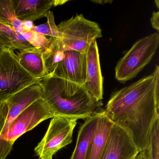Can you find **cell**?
<instances>
[{
  "mask_svg": "<svg viewBox=\"0 0 159 159\" xmlns=\"http://www.w3.org/2000/svg\"><path fill=\"white\" fill-rule=\"evenodd\" d=\"M150 24L152 27L155 30H157L158 33L159 31V12H153L150 18Z\"/></svg>",
  "mask_w": 159,
  "mask_h": 159,
  "instance_id": "cell-24",
  "label": "cell"
},
{
  "mask_svg": "<svg viewBox=\"0 0 159 159\" xmlns=\"http://www.w3.org/2000/svg\"><path fill=\"white\" fill-rule=\"evenodd\" d=\"M45 17L47 18V23L43 25L35 26L32 30L45 36L59 38L57 26L55 22L53 13L49 11L46 14Z\"/></svg>",
  "mask_w": 159,
  "mask_h": 159,
  "instance_id": "cell-19",
  "label": "cell"
},
{
  "mask_svg": "<svg viewBox=\"0 0 159 159\" xmlns=\"http://www.w3.org/2000/svg\"><path fill=\"white\" fill-rule=\"evenodd\" d=\"M113 123L104 114L103 109L100 111L94 134L91 139L86 159H99L105 148L111 128Z\"/></svg>",
  "mask_w": 159,
  "mask_h": 159,
  "instance_id": "cell-13",
  "label": "cell"
},
{
  "mask_svg": "<svg viewBox=\"0 0 159 159\" xmlns=\"http://www.w3.org/2000/svg\"><path fill=\"white\" fill-rule=\"evenodd\" d=\"M154 2H155V5H156V7H157V9H159V0H155V1H154Z\"/></svg>",
  "mask_w": 159,
  "mask_h": 159,
  "instance_id": "cell-28",
  "label": "cell"
},
{
  "mask_svg": "<svg viewBox=\"0 0 159 159\" xmlns=\"http://www.w3.org/2000/svg\"><path fill=\"white\" fill-rule=\"evenodd\" d=\"M159 45L158 32L150 34L136 42L117 63L115 79L124 83L135 78L152 60Z\"/></svg>",
  "mask_w": 159,
  "mask_h": 159,
  "instance_id": "cell-3",
  "label": "cell"
},
{
  "mask_svg": "<svg viewBox=\"0 0 159 159\" xmlns=\"http://www.w3.org/2000/svg\"><path fill=\"white\" fill-rule=\"evenodd\" d=\"M4 49H5V48H3L2 46L1 45H0V54L2 52V51H3Z\"/></svg>",
  "mask_w": 159,
  "mask_h": 159,
  "instance_id": "cell-29",
  "label": "cell"
},
{
  "mask_svg": "<svg viewBox=\"0 0 159 159\" xmlns=\"http://www.w3.org/2000/svg\"><path fill=\"white\" fill-rule=\"evenodd\" d=\"M25 31H29L32 30L34 27V23L31 21H25L23 22Z\"/></svg>",
  "mask_w": 159,
  "mask_h": 159,
  "instance_id": "cell-25",
  "label": "cell"
},
{
  "mask_svg": "<svg viewBox=\"0 0 159 159\" xmlns=\"http://www.w3.org/2000/svg\"><path fill=\"white\" fill-rule=\"evenodd\" d=\"M139 152L129 134L113 124L99 159H135Z\"/></svg>",
  "mask_w": 159,
  "mask_h": 159,
  "instance_id": "cell-9",
  "label": "cell"
},
{
  "mask_svg": "<svg viewBox=\"0 0 159 159\" xmlns=\"http://www.w3.org/2000/svg\"><path fill=\"white\" fill-rule=\"evenodd\" d=\"M57 26L66 51L86 53L93 42L102 37L99 25L86 19L82 14L72 16Z\"/></svg>",
  "mask_w": 159,
  "mask_h": 159,
  "instance_id": "cell-4",
  "label": "cell"
},
{
  "mask_svg": "<svg viewBox=\"0 0 159 159\" xmlns=\"http://www.w3.org/2000/svg\"><path fill=\"white\" fill-rule=\"evenodd\" d=\"M9 111L7 101L0 102V134L4 127Z\"/></svg>",
  "mask_w": 159,
  "mask_h": 159,
  "instance_id": "cell-22",
  "label": "cell"
},
{
  "mask_svg": "<svg viewBox=\"0 0 159 159\" xmlns=\"http://www.w3.org/2000/svg\"><path fill=\"white\" fill-rule=\"evenodd\" d=\"M77 124V120L74 119L53 117L46 134L34 150L40 159H52L59 150L71 144Z\"/></svg>",
  "mask_w": 159,
  "mask_h": 159,
  "instance_id": "cell-6",
  "label": "cell"
},
{
  "mask_svg": "<svg viewBox=\"0 0 159 159\" xmlns=\"http://www.w3.org/2000/svg\"><path fill=\"white\" fill-rule=\"evenodd\" d=\"M25 39L34 48L43 52L48 47L50 40L45 36L33 30L24 31L22 34Z\"/></svg>",
  "mask_w": 159,
  "mask_h": 159,
  "instance_id": "cell-21",
  "label": "cell"
},
{
  "mask_svg": "<svg viewBox=\"0 0 159 159\" xmlns=\"http://www.w3.org/2000/svg\"><path fill=\"white\" fill-rule=\"evenodd\" d=\"M11 27L14 31L18 35L22 34L25 31L23 22L17 18L14 20Z\"/></svg>",
  "mask_w": 159,
  "mask_h": 159,
  "instance_id": "cell-23",
  "label": "cell"
},
{
  "mask_svg": "<svg viewBox=\"0 0 159 159\" xmlns=\"http://www.w3.org/2000/svg\"><path fill=\"white\" fill-rule=\"evenodd\" d=\"M103 111L129 134L139 152L146 150L159 119V66L149 75L113 93Z\"/></svg>",
  "mask_w": 159,
  "mask_h": 159,
  "instance_id": "cell-1",
  "label": "cell"
},
{
  "mask_svg": "<svg viewBox=\"0 0 159 159\" xmlns=\"http://www.w3.org/2000/svg\"><path fill=\"white\" fill-rule=\"evenodd\" d=\"M54 117L41 98L25 109L11 123L7 133V143L12 149L14 143L22 135L33 129L42 122Z\"/></svg>",
  "mask_w": 159,
  "mask_h": 159,
  "instance_id": "cell-7",
  "label": "cell"
},
{
  "mask_svg": "<svg viewBox=\"0 0 159 159\" xmlns=\"http://www.w3.org/2000/svg\"><path fill=\"white\" fill-rule=\"evenodd\" d=\"M48 47L42 52V57L47 75L53 73L64 59L66 50L59 38L51 37Z\"/></svg>",
  "mask_w": 159,
  "mask_h": 159,
  "instance_id": "cell-16",
  "label": "cell"
},
{
  "mask_svg": "<svg viewBox=\"0 0 159 159\" xmlns=\"http://www.w3.org/2000/svg\"><path fill=\"white\" fill-rule=\"evenodd\" d=\"M92 2H95V3H97V4H107V3H111L112 2V1H110V0H104V1H92Z\"/></svg>",
  "mask_w": 159,
  "mask_h": 159,
  "instance_id": "cell-27",
  "label": "cell"
},
{
  "mask_svg": "<svg viewBox=\"0 0 159 159\" xmlns=\"http://www.w3.org/2000/svg\"><path fill=\"white\" fill-rule=\"evenodd\" d=\"M16 16L20 21L32 22L45 17L56 0H13Z\"/></svg>",
  "mask_w": 159,
  "mask_h": 159,
  "instance_id": "cell-12",
  "label": "cell"
},
{
  "mask_svg": "<svg viewBox=\"0 0 159 159\" xmlns=\"http://www.w3.org/2000/svg\"><path fill=\"white\" fill-rule=\"evenodd\" d=\"M148 159H159V119L154 123L146 150Z\"/></svg>",
  "mask_w": 159,
  "mask_h": 159,
  "instance_id": "cell-18",
  "label": "cell"
},
{
  "mask_svg": "<svg viewBox=\"0 0 159 159\" xmlns=\"http://www.w3.org/2000/svg\"><path fill=\"white\" fill-rule=\"evenodd\" d=\"M86 54L66 51L65 57L50 75L84 85L86 80Z\"/></svg>",
  "mask_w": 159,
  "mask_h": 159,
  "instance_id": "cell-10",
  "label": "cell"
},
{
  "mask_svg": "<svg viewBox=\"0 0 159 159\" xmlns=\"http://www.w3.org/2000/svg\"><path fill=\"white\" fill-rule=\"evenodd\" d=\"M41 80L34 78L21 66L13 50L5 49L0 54V102L7 101L15 94Z\"/></svg>",
  "mask_w": 159,
  "mask_h": 159,
  "instance_id": "cell-5",
  "label": "cell"
},
{
  "mask_svg": "<svg viewBox=\"0 0 159 159\" xmlns=\"http://www.w3.org/2000/svg\"><path fill=\"white\" fill-rule=\"evenodd\" d=\"M16 18L13 0H0V22L11 27Z\"/></svg>",
  "mask_w": 159,
  "mask_h": 159,
  "instance_id": "cell-20",
  "label": "cell"
},
{
  "mask_svg": "<svg viewBox=\"0 0 159 159\" xmlns=\"http://www.w3.org/2000/svg\"><path fill=\"white\" fill-rule=\"evenodd\" d=\"M135 159H148L146 150L139 152Z\"/></svg>",
  "mask_w": 159,
  "mask_h": 159,
  "instance_id": "cell-26",
  "label": "cell"
},
{
  "mask_svg": "<svg viewBox=\"0 0 159 159\" xmlns=\"http://www.w3.org/2000/svg\"><path fill=\"white\" fill-rule=\"evenodd\" d=\"M100 110L86 119L80 127L76 147L70 159H86L90 142L96 128Z\"/></svg>",
  "mask_w": 159,
  "mask_h": 159,
  "instance_id": "cell-14",
  "label": "cell"
},
{
  "mask_svg": "<svg viewBox=\"0 0 159 159\" xmlns=\"http://www.w3.org/2000/svg\"><path fill=\"white\" fill-rule=\"evenodd\" d=\"M21 66L34 78L41 79L47 75L42 57V52L35 48L16 53Z\"/></svg>",
  "mask_w": 159,
  "mask_h": 159,
  "instance_id": "cell-15",
  "label": "cell"
},
{
  "mask_svg": "<svg viewBox=\"0 0 159 159\" xmlns=\"http://www.w3.org/2000/svg\"><path fill=\"white\" fill-rule=\"evenodd\" d=\"M42 97V88L38 83L26 87L12 96L6 101L9 111L4 127L0 134V159H6L12 150L6 139L11 123L25 109Z\"/></svg>",
  "mask_w": 159,
  "mask_h": 159,
  "instance_id": "cell-8",
  "label": "cell"
},
{
  "mask_svg": "<svg viewBox=\"0 0 159 159\" xmlns=\"http://www.w3.org/2000/svg\"><path fill=\"white\" fill-rule=\"evenodd\" d=\"M0 45L5 49L24 51L34 48L22 34L18 35L10 26L0 22Z\"/></svg>",
  "mask_w": 159,
  "mask_h": 159,
  "instance_id": "cell-17",
  "label": "cell"
},
{
  "mask_svg": "<svg viewBox=\"0 0 159 159\" xmlns=\"http://www.w3.org/2000/svg\"><path fill=\"white\" fill-rule=\"evenodd\" d=\"M44 99L54 116L74 120H86L101 109L98 101L84 85L52 75H46L39 83Z\"/></svg>",
  "mask_w": 159,
  "mask_h": 159,
  "instance_id": "cell-2",
  "label": "cell"
},
{
  "mask_svg": "<svg viewBox=\"0 0 159 159\" xmlns=\"http://www.w3.org/2000/svg\"><path fill=\"white\" fill-rule=\"evenodd\" d=\"M85 54L86 72L84 86L97 100L102 101L103 98V77L101 73L97 40L93 42Z\"/></svg>",
  "mask_w": 159,
  "mask_h": 159,
  "instance_id": "cell-11",
  "label": "cell"
}]
</instances>
